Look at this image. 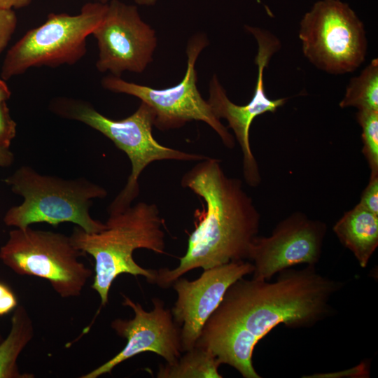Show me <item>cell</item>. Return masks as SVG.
I'll list each match as a JSON object with an SVG mask.
<instances>
[{
  "instance_id": "cell-1",
  "label": "cell",
  "mask_w": 378,
  "mask_h": 378,
  "mask_svg": "<svg viewBox=\"0 0 378 378\" xmlns=\"http://www.w3.org/2000/svg\"><path fill=\"white\" fill-rule=\"evenodd\" d=\"M343 286L312 265L284 270L273 282L241 278L228 288L195 346L244 378H260L253 363L258 342L279 325L309 328L330 316V300Z\"/></svg>"
},
{
  "instance_id": "cell-2",
  "label": "cell",
  "mask_w": 378,
  "mask_h": 378,
  "mask_svg": "<svg viewBox=\"0 0 378 378\" xmlns=\"http://www.w3.org/2000/svg\"><path fill=\"white\" fill-rule=\"evenodd\" d=\"M181 186L201 197L205 205L178 265L157 270L154 284L162 288L194 269L248 260L260 228V214L241 181L228 177L218 160L208 157L197 162L183 175Z\"/></svg>"
},
{
  "instance_id": "cell-3",
  "label": "cell",
  "mask_w": 378,
  "mask_h": 378,
  "mask_svg": "<svg viewBox=\"0 0 378 378\" xmlns=\"http://www.w3.org/2000/svg\"><path fill=\"white\" fill-rule=\"evenodd\" d=\"M104 223L105 228L95 233L76 226L70 236L76 248L94 260L91 287L98 293L102 306L108 303L111 285L120 274L142 276L154 284L158 271L141 267L134 261L133 253L146 248L162 254L165 247L163 220L154 204L141 202L109 214Z\"/></svg>"
},
{
  "instance_id": "cell-4",
  "label": "cell",
  "mask_w": 378,
  "mask_h": 378,
  "mask_svg": "<svg viewBox=\"0 0 378 378\" xmlns=\"http://www.w3.org/2000/svg\"><path fill=\"white\" fill-rule=\"evenodd\" d=\"M50 108L60 117L79 121L99 132L129 158L131 174L124 188L109 205L108 214L122 211L131 206L139 194V176L153 162L164 160L199 162L208 158L159 144L152 133L153 111L143 102L134 113L121 120L107 118L92 104L80 99L59 97L52 100Z\"/></svg>"
},
{
  "instance_id": "cell-5",
  "label": "cell",
  "mask_w": 378,
  "mask_h": 378,
  "mask_svg": "<svg viewBox=\"0 0 378 378\" xmlns=\"http://www.w3.org/2000/svg\"><path fill=\"white\" fill-rule=\"evenodd\" d=\"M4 181L23 198L20 204L6 212L4 222L7 226L23 228L38 223L56 226L69 222L88 233L106 227L90 216V208L93 199L104 198L107 192L85 178L67 180L43 175L24 165Z\"/></svg>"
},
{
  "instance_id": "cell-6",
  "label": "cell",
  "mask_w": 378,
  "mask_h": 378,
  "mask_svg": "<svg viewBox=\"0 0 378 378\" xmlns=\"http://www.w3.org/2000/svg\"><path fill=\"white\" fill-rule=\"evenodd\" d=\"M107 4H85L78 14L50 13L7 52L1 78L8 80L29 68L73 65L87 53V38L103 19Z\"/></svg>"
},
{
  "instance_id": "cell-7",
  "label": "cell",
  "mask_w": 378,
  "mask_h": 378,
  "mask_svg": "<svg viewBox=\"0 0 378 378\" xmlns=\"http://www.w3.org/2000/svg\"><path fill=\"white\" fill-rule=\"evenodd\" d=\"M85 254L70 236L52 231L15 227L0 248V260L18 275L49 281L63 298L80 295L93 271L79 260Z\"/></svg>"
},
{
  "instance_id": "cell-8",
  "label": "cell",
  "mask_w": 378,
  "mask_h": 378,
  "mask_svg": "<svg viewBox=\"0 0 378 378\" xmlns=\"http://www.w3.org/2000/svg\"><path fill=\"white\" fill-rule=\"evenodd\" d=\"M299 38L304 56L329 74L354 71L365 59L364 25L340 0L316 1L301 20Z\"/></svg>"
},
{
  "instance_id": "cell-9",
  "label": "cell",
  "mask_w": 378,
  "mask_h": 378,
  "mask_svg": "<svg viewBox=\"0 0 378 378\" xmlns=\"http://www.w3.org/2000/svg\"><path fill=\"white\" fill-rule=\"evenodd\" d=\"M208 45L204 34H197L188 41L186 74L180 83L165 89H155L130 83L120 77L110 75L102 80V87L115 93L134 96L148 104L153 111V126L164 131L183 127L192 120L202 121L220 136L223 144L232 148L234 138L212 111L207 101L197 87L195 62L202 50Z\"/></svg>"
},
{
  "instance_id": "cell-10",
  "label": "cell",
  "mask_w": 378,
  "mask_h": 378,
  "mask_svg": "<svg viewBox=\"0 0 378 378\" xmlns=\"http://www.w3.org/2000/svg\"><path fill=\"white\" fill-rule=\"evenodd\" d=\"M92 35L99 50L97 71L118 77L124 71L143 72L152 62L158 44L155 31L141 19L137 7L119 0L107 4Z\"/></svg>"
},
{
  "instance_id": "cell-11",
  "label": "cell",
  "mask_w": 378,
  "mask_h": 378,
  "mask_svg": "<svg viewBox=\"0 0 378 378\" xmlns=\"http://www.w3.org/2000/svg\"><path fill=\"white\" fill-rule=\"evenodd\" d=\"M258 43L255 64L258 66V78L251 99L245 105L232 102L225 89L214 75L209 83V97L207 100L213 113L219 119L225 118L235 135L243 155V174L246 183L255 187L260 183L258 162L252 153L249 141V131L253 120L265 113H274L284 105L287 98L272 99L265 90L263 74L272 55L280 48V42L268 31L260 28L252 30Z\"/></svg>"
},
{
  "instance_id": "cell-12",
  "label": "cell",
  "mask_w": 378,
  "mask_h": 378,
  "mask_svg": "<svg viewBox=\"0 0 378 378\" xmlns=\"http://www.w3.org/2000/svg\"><path fill=\"white\" fill-rule=\"evenodd\" d=\"M327 225L296 211L279 222L268 237L257 236L248 260L253 278L270 281L279 272L300 264L316 266L320 260Z\"/></svg>"
},
{
  "instance_id": "cell-13",
  "label": "cell",
  "mask_w": 378,
  "mask_h": 378,
  "mask_svg": "<svg viewBox=\"0 0 378 378\" xmlns=\"http://www.w3.org/2000/svg\"><path fill=\"white\" fill-rule=\"evenodd\" d=\"M122 296V304L130 307L134 316L131 319L115 318L111 327L127 340L126 345L115 356L81 378H97L111 373L120 363L144 352L159 355L167 364L175 363L181 356V327L174 320L171 311L164 307V302L153 298V309L147 312L139 302Z\"/></svg>"
},
{
  "instance_id": "cell-14",
  "label": "cell",
  "mask_w": 378,
  "mask_h": 378,
  "mask_svg": "<svg viewBox=\"0 0 378 378\" xmlns=\"http://www.w3.org/2000/svg\"><path fill=\"white\" fill-rule=\"evenodd\" d=\"M253 263L242 260L204 270L192 281L179 277L172 284L177 299L171 310L181 327L183 352L192 349L204 324L220 303L228 288L238 279L251 274Z\"/></svg>"
},
{
  "instance_id": "cell-15",
  "label": "cell",
  "mask_w": 378,
  "mask_h": 378,
  "mask_svg": "<svg viewBox=\"0 0 378 378\" xmlns=\"http://www.w3.org/2000/svg\"><path fill=\"white\" fill-rule=\"evenodd\" d=\"M332 230L359 265L366 267L378 246V216L358 203L343 214Z\"/></svg>"
},
{
  "instance_id": "cell-16",
  "label": "cell",
  "mask_w": 378,
  "mask_h": 378,
  "mask_svg": "<svg viewBox=\"0 0 378 378\" xmlns=\"http://www.w3.org/2000/svg\"><path fill=\"white\" fill-rule=\"evenodd\" d=\"M32 320L22 305H18L11 317L6 337L0 342V378H34V374L20 371L17 360L34 337Z\"/></svg>"
},
{
  "instance_id": "cell-17",
  "label": "cell",
  "mask_w": 378,
  "mask_h": 378,
  "mask_svg": "<svg viewBox=\"0 0 378 378\" xmlns=\"http://www.w3.org/2000/svg\"><path fill=\"white\" fill-rule=\"evenodd\" d=\"M220 365L209 351L195 346L174 364L160 365L158 378H222Z\"/></svg>"
},
{
  "instance_id": "cell-18",
  "label": "cell",
  "mask_w": 378,
  "mask_h": 378,
  "mask_svg": "<svg viewBox=\"0 0 378 378\" xmlns=\"http://www.w3.org/2000/svg\"><path fill=\"white\" fill-rule=\"evenodd\" d=\"M340 106H354L358 111H378L377 58L373 59L359 76L350 80Z\"/></svg>"
},
{
  "instance_id": "cell-19",
  "label": "cell",
  "mask_w": 378,
  "mask_h": 378,
  "mask_svg": "<svg viewBox=\"0 0 378 378\" xmlns=\"http://www.w3.org/2000/svg\"><path fill=\"white\" fill-rule=\"evenodd\" d=\"M356 119L362 129V152L370 174H378V111H358Z\"/></svg>"
},
{
  "instance_id": "cell-20",
  "label": "cell",
  "mask_w": 378,
  "mask_h": 378,
  "mask_svg": "<svg viewBox=\"0 0 378 378\" xmlns=\"http://www.w3.org/2000/svg\"><path fill=\"white\" fill-rule=\"evenodd\" d=\"M17 23V16L13 10L0 8V54L7 47Z\"/></svg>"
},
{
  "instance_id": "cell-21",
  "label": "cell",
  "mask_w": 378,
  "mask_h": 378,
  "mask_svg": "<svg viewBox=\"0 0 378 378\" xmlns=\"http://www.w3.org/2000/svg\"><path fill=\"white\" fill-rule=\"evenodd\" d=\"M16 122L12 119L6 102L0 104V143L10 146L16 135Z\"/></svg>"
},
{
  "instance_id": "cell-22",
  "label": "cell",
  "mask_w": 378,
  "mask_h": 378,
  "mask_svg": "<svg viewBox=\"0 0 378 378\" xmlns=\"http://www.w3.org/2000/svg\"><path fill=\"white\" fill-rule=\"evenodd\" d=\"M359 204L378 216V174H370L369 182L363 190Z\"/></svg>"
},
{
  "instance_id": "cell-23",
  "label": "cell",
  "mask_w": 378,
  "mask_h": 378,
  "mask_svg": "<svg viewBox=\"0 0 378 378\" xmlns=\"http://www.w3.org/2000/svg\"><path fill=\"white\" fill-rule=\"evenodd\" d=\"M17 306L18 300L14 293L8 286L0 282V316L10 313Z\"/></svg>"
},
{
  "instance_id": "cell-24",
  "label": "cell",
  "mask_w": 378,
  "mask_h": 378,
  "mask_svg": "<svg viewBox=\"0 0 378 378\" xmlns=\"http://www.w3.org/2000/svg\"><path fill=\"white\" fill-rule=\"evenodd\" d=\"M14 160L15 156L10 147L0 143V167H8L12 165Z\"/></svg>"
},
{
  "instance_id": "cell-25",
  "label": "cell",
  "mask_w": 378,
  "mask_h": 378,
  "mask_svg": "<svg viewBox=\"0 0 378 378\" xmlns=\"http://www.w3.org/2000/svg\"><path fill=\"white\" fill-rule=\"evenodd\" d=\"M33 0H0V8H22L29 6Z\"/></svg>"
},
{
  "instance_id": "cell-26",
  "label": "cell",
  "mask_w": 378,
  "mask_h": 378,
  "mask_svg": "<svg viewBox=\"0 0 378 378\" xmlns=\"http://www.w3.org/2000/svg\"><path fill=\"white\" fill-rule=\"evenodd\" d=\"M10 95L11 91L5 82V80L0 78V104L6 102V100L10 98Z\"/></svg>"
},
{
  "instance_id": "cell-27",
  "label": "cell",
  "mask_w": 378,
  "mask_h": 378,
  "mask_svg": "<svg viewBox=\"0 0 378 378\" xmlns=\"http://www.w3.org/2000/svg\"><path fill=\"white\" fill-rule=\"evenodd\" d=\"M134 2L140 6H153L156 4L158 0H134Z\"/></svg>"
},
{
  "instance_id": "cell-28",
  "label": "cell",
  "mask_w": 378,
  "mask_h": 378,
  "mask_svg": "<svg viewBox=\"0 0 378 378\" xmlns=\"http://www.w3.org/2000/svg\"><path fill=\"white\" fill-rule=\"evenodd\" d=\"M92 1H93L94 2H98V3L106 4H108L111 0H92Z\"/></svg>"
},
{
  "instance_id": "cell-29",
  "label": "cell",
  "mask_w": 378,
  "mask_h": 378,
  "mask_svg": "<svg viewBox=\"0 0 378 378\" xmlns=\"http://www.w3.org/2000/svg\"><path fill=\"white\" fill-rule=\"evenodd\" d=\"M1 337H0V342H1Z\"/></svg>"
}]
</instances>
